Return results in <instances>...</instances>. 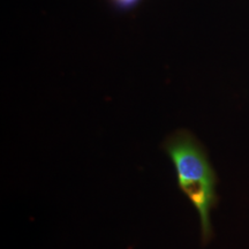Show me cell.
Instances as JSON below:
<instances>
[{"label": "cell", "instance_id": "2", "mask_svg": "<svg viewBox=\"0 0 249 249\" xmlns=\"http://www.w3.org/2000/svg\"><path fill=\"white\" fill-rule=\"evenodd\" d=\"M114 1H116L117 4L120 6V7L129 8V7H133V6L135 5L139 0H114Z\"/></svg>", "mask_w": 249, "mask_h": 249}, {"label": "cell", "instance_id": "1", "mask_svg": "<svg viewBox=\"0 0 249 249\" xmlns=\"http://www.w3.org/2000/svg\"><path fill=\"white\" fill-rule=\"evenodd\" d=\"M164 148L176 169L179 189L200 216L202 242L208 244L213 235L210 213L218 204L217 174L203 148L191 134H174Z\"/></svg>", "mask_w": 249, "mask_h": 249}]
</instances>
